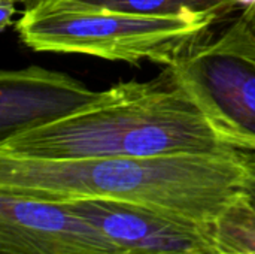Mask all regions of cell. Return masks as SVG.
Returning <instances> with one entry per match:
<instances>
[{
	"mask_svg": "<svg viewBox=\"0 0 255 254\" xmlns=\"http://www.w3.org/2000/svg\"><path fill=\"white\" fill-rule=\"evenodd\" d=\"M242 201L255 213V153L248 154V174L244 184Z\"/></svg>",
	"mask_w": 255,
	"mask_h": 254,
	"instance_id": "10",
	"label": "cell"
},
{
	"mask_svg": "<svg viewBox=\"0 0 255 254\" xmlns=\"http://www.w3.org/2000/svg\"><path fill=\"white\" fill-rule=\"evenodd\" d=\"M215 24V18L202 13L146 16L81 7L64 0H40L25 6L15 31L36 52L170 66L206 43Z\"/></svg>",
	"mask_w": 255,
	"mask_h": 254,
	"instance_id": "3",
	"label": "cell"
},
{
	"mask_svg": "<svg viewBox=\"0 0 255 254\" xmlns=\"http://www.w3.org/2000/svg\"><path fill=\"white\" fill-rule=\"evenodd\" d=\"M208 46L255 61V0L242 9V13L226 27L218 39L208 42Z\"/></svg>",
	"mask_w": 255,
	"mask_h": 254,
	"instance_id": "9",
	"label": "cell"
},
{
	"mask_svg": "<svg viewBox=\"0 0 255 254\" xmlns=\"http://www.w3.org/2000/svg\"><path fill=\"white\" fill-rule=\"evenodd\" d=\"M248 151L84 160L0 156V193L48 202L105 199L212 229L242 198Z\"/></svg>",
	"mask_w": 255,
	"mask_h": 254,
	"instance_id": "1",
	"label": "cell"
},
{
	"mask_svg": "<svg viewBox=\"0 0 255 254\" xmlns=\"http://www.w3.org/2000/svg\"><path fill=\"white\" fill-rule=\"evenodd\" d=\"M105 94L79 79L40 66L0 73V141L66 118Z\"/></svg>",
	"mask_w": 255,
	"mask_h": 254,
	"instance_id": "6",
	"label": "cell"
},
{
	"mask_svg": "<svg viewBox=\"0 0 255 254\" xmlns=\"http://www.w3.org/2000/svg\"><path fill=\"white\" fill-rule=\"evenodd\" d=\"M206 115L170 66L149 81H126L54 123L0 141V156L28 160H84L181 154H229Z\"/></svg>",
	"mask_w": 255,
	"mask_h": 254,
	"instance_id": "2",
	"label": "cell"
},
{
	"mask_svg": "<svg viewBox=\"0 0 255 254\" xmlns=\"http://www.w3.org/2000/svg\"><path fill=\"white\" fill-rule=\"evenodd\" d=\"M123 249L164 254H214L211 231L175 217L115 201L63 202Z\"/></svg>",
	"mask_w": 255,
	"mask_h": 254,
	"instance_id": "7",
	"label": "cell"
},
{
	"mask_svg": "<svg viewBox=\"0 0 255 254\" xmlns=\"http://www.w3.org/2000/svg\"><path fill=\"white\" fill-rule=\"evenodd\" d=\"M81 7L106 9L146 16H181L202 13L218 21L254 0H64Z\"/></svg>",
	"mask_w": 255,
	"mask_h": 254,
	"instance_id": "8",
	"label": "cell"
},
{
	"mask_svg": "<svg viewBox=\"0 0 255 254\" xmlns=\"http://www.w3.org/2000/svg\"><path fill=\"white\" fill-rule=\"evenodd\" d=\"M123 250L63 204L0 193V254H117Z\"/></svg>",
	"mask_w": 255,
	"mask_h": 254,
	"instance_id": "5",
	"label": "cell"
},
{
	"mask_svg": "<svg viewBox=\"0 0 255 254\" xmlns=\"http://www.w3.org/2000/svg\"><path fill=\"white\" fill-rule=\"evenodd\" d=\"M13 1H15V3H22V4L28 6V4H33V3L40 1V0H13Z\"/></svg>",
	"mask_w": 255,
	"mask_h": 254,
	"instance_id": "13",
	"label": "cell"
},
{
	"mask_svg": "<svg viewBox=\"0 0 255 254\" xmlns=\"http://www.w3.org/2000/svg\"><path fill=\"white\" fill-rule=\"evenodd\" d=\"M176 79L229 145L255 153V61L208 42L170 64Z\"/></svg>",
	"mask_w": 255,
	"mask_h": 254,
	"instance_id": "4",
	"label": "cell"
},
{
	"mask_svg": "<svg viewBox=\"0 0 255 254\" xmlns=\"http://www.w3.org/2000/svg\"><path fill=\"white\" fill-rule=\"evenodd\" d=\"M117 254H164V253H154V252H146V250H134V249H126L123 252Z\"/></svg>",
	"mask_w": 255,
	"mask_h": 254,
	"instance_id": "12",
	"label": "cell"
},
{
	"mask_svg": "<svg viewBox=\"0 0 255 254\" xmlns=\"http://www.w3.org/2000/svg\"><path fill=\"white\" fill-rule=\"evenodd\" d=\"M15 4L16 3L13 0H0V28L1 30L10 25L12 16L16 12Z\"/></svg>",
	"mask_w": 255,
	"mask_h": 254,
	"instance_id": "11",
	"label": "cell"
}]
</instances>
